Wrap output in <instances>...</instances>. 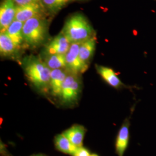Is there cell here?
Returning <instances> with one entry per match:
<instances>
[{"label": "cell", "instance_id": "8fae6325", "mask_svg": "<svg viewBox=\"0 0 156 156\" xmlns=\"http://www.w3.org/2000/svg\"><path fill=\"white\" fill-rule=\"evenodd\" d=\"M69 73L64 68L51 70L49 91L52 96L58 97L62 84Z\"/></svg>", "mask_w": 156, "mask_h": 156}, {"label": "cell", "instance_id": "5bb4252c", "mask_svg": "<svg viewBox=\"0 0 156 156\" xmlns=\"http://www.w3.org/2000/svg\"><path fill=\"white\" fill-rule=\"evenodd\" d=\"M96 46L95 35L81 44L79 48V57L84 64L88 66L94 54Z\"/></svg>", "mask_w": 156, "mask_h": 156}, {"label": "cell", "instance_id": "e0dca14e", "mask_svg": "<svg viewBox=\"0 0 156 156\" xmlns=\"http://www.w3.org/2000/svg\"><path fill=\"white\" fill-rule=\"evenodd\" d=\"M42 59L51 70L66 69V55H44Z\"/></svg>", "mask_w": 156, "mask_h": 156}, {"label": "cell", "instance_id": "4fadbf2b", "mask_svg": "<svg viewBox=\"0 0 156 156\" xmlns=\"http://www.w3.org/2000/svg\"><path fill=\"white\" fill-rule=\"evenodd\" d=\"M23 25L24 22L15 20L5 31L19 50L24 44L23 35Z\"/></svg>", "mask_w": 156, "mask_h": 156}, {"label": "cell", "instance_id": "8992f818", "mask_svg": "<svg viewBox=\"0 0 156 156\" xmlns=\"http://www.w3.org/2000/svg\"><path fill=\"white\" fill-rule=\"evenodd\" d=\"M45 11H46L41 1L16 6L15 20L24 23L34 17L44 15Z\"/></svg>", "mask_w": 156, "mask_h": 156}, {"label": "cell", "instance_id": "2e32d148", "mask_svg": "<svg viewBox=\"0 0 156 156\" xmlns=\"http://www.w3.org/2000/svg\"><path fill=\"white\" fill-rule=\"evenodd\" d=\"M54 144L57 151L63 153L73 156L77 148L64 134H58L55 137Z\"/></svg>", "mask_w": 156, "mask_h": 156}, {"label": "cell", "instance_id": "7402d4cb", "mask_svg": "<svg viewBox=\"0 0 156 156\" xmlns=\"http://www.w3.org/2000/svg\"><path fill=\"white\" fill-rule=\"evenodd\" d=\"M90 156H99L98 154H91Z\"/></svg>", "mask_w": 156, "mask_h": 156}, {"label": "cell", "instance_id": "30bf717a", "mask_svg": "<svg viewBox=\"0 0 156 156\" xmlns=\"http://www.w3.org/2000/svg\"><path fill=\"white\" fill-rule=\"evenodd\" d=\"M129 119H126L119 129L115 142V151L118 156H124L128 147L129 140Z\"/></svg>", "mask_w": 156, "mask_h": 156}, {"label": "cell", "instance_id": "9c48e42d", "mask_svg": "<svg viewBox=\"0 0 156 156\" xmlns=\"http://www.w3.org/2000/svg\"><path fill=\"white\" fill-rule=\"evenodd\" d=\"M95 69L101 77L112 87L118 90L124 88H131V87H129L123 83L115 71L111 68L96 64Z\"/></svg>", "mask_w": 156, "mask_h": 156}, {"label": "cell", "instance_id": "7c38bea8", "mask_svg": "<svg viewBox=\"0 0 156 156\" xmlns=\"http://www.w3.org/2000/svg\"><path fill=\"white\" fill-rule=\"evenodd\" d=\"M86 133V129L83 126L76 124L65 130L62 134L71 142L73 145L76 147H79L83 146V142Z\"/></svg>", "mask_w": 156, "mask_h": 156}, {"label": "cell", "instance_id": "ac0fdd59", "mask_svg": "<svg viewBox=\"0 0 156 156\" xmlns=\"http://www.w3.org/2000/svg\"><path fill=\"white\" fill-rule=\"evenodd\" d=\"M46 11L50 13H56L60 11L73 0H41Z\"/></svg>", "mask_w": 156, "mask_h": 156}, {"label": "cell", "instance_id": "44dd1931", "mask_svg": "<svg viewBox=\"0 0 156 156\" xmlns=\"http://www.w3.org/2000/svg\"><path fill=\"white\" fill-rule=\"evenodd\" d=\"M46 156V155H44V154H37V155H35V156Z\"/></svg>", "mask_w": 156, "mask_h": 156}, {"label": "cell", "instance_id": "277c9868", "mask_svg": "<svg viewBox=\"0 0 156 156\" xmlns=\"http://www.w3.org/2000/svg\"><path fill=\"white\" fill-rule=\"evenodd\" d=\"M82 92V82L79 75L69 73L62 84L58 97L62 105L72 106L77 104Z\"/></svg>", "mask_w": 156, "mask_h": 156}, {"label": "cell", "instance_id": "6da1fadb", "mask_svg": "<svg viewBox=\"0 0 156 156\" xmlns=\"http://www.w3.org/2000/svg\"><path fill=\"white\" fill-rule=\"evenodd\" d=\"M22 66L26 76L41 93L49 91L51 69L42 58L31 55L23 59Z\"/></svg>", "mask_w": 156, "mask_h": 156}, {"label": "cell", "instance_id": "d6986e66", "mask_svg": "<svg viewBox=\"0 0 156 156\" xmlns=\"http://www.w3.org/2000/svg\"><path fill=\"white\" fill-rule=\"evenodd\" d=\"M90 155L91 154L87 149L81 146L77 148L73 156H90Z\"/></svg>", "mask_w": 156, "mask_h": 156}, {"label": "cell", "instance_id": "3957f363", "mask_svg": "<svg viewBox=\"0 0 156 156\" xmlns=\"http://www.w3.org/2000/svg\"><path fill=\"white\" fill-rule=\"evenodd\" d=\"M49 24L45 15L34 17L24 23L23 35L24 44L35 49L44 44L48 33Z\"/></svg>", "mask_w": 156, "mask_h": 156}, {"label": "cell", "instance_id": "52a82bcc", "mask_svg": "<svg viewBox=\"0 0 156 156\" xmlns=\"http://www.w3.org/2000/svg\"><path fill=\"white\" fill-rule=\"evenodd\" d=\"M16 5L13 0H2L0 6V31L5 33L15 20Z\"/></svg>", "mask_w": 156, "mask_h": 156}, {"label": "cell", "instance_id": "7a4b0ae2", "mask_svg": "<svg viewBox=\"0 0 156 156\" xmlns=\"http://www.w3.org/2000/svg\"><path fill=\"white\" fill-rule=\"evenodd\" d=\"M62 33L73 43H82L95 36V31L87 18L81 13H76L67 19Z\"/></svg>", "mask_w": 156, "mask_h": 156}, {"label": "cell", "instance_id": "5b68a950", "mask_svg": "<svg viewBox=\"0 0 156 156\" xmlns=\"http://www.w3.org/2000/svg\"><path fill=\"white\" fill-rule=\"evenodd\" d=\"M82 43L71 44L66 54V69L69 73L79 75L84 73L89 66L84 64L79 57V48Z\"/></svg>", "mask_w": 156, "mask_h": 156}, {"label": "cell", "instance_id": "9a60e30c", "mask_svg": "<svg viewBox=\"0 0 156 156\" xmlns=\"http://www.w3.org/2000/svg\"><path fill=\"white\" fill-rule=\"evenodd\" d=\"M19 49L9 35L5 33L0 34V53L4 57H12L16 55Z\"/></svg>", "mask_w": 156, "mask_h": 156}, {"label": "cell", "instance_id": "ba28073f", "mask_svg": "<svg viewBox=\"0 0 156 156\" xmlns=\"http://www.w3.org/2000/svg\"><path fill=\"white\" fill-rule=\"evenodd\" d=\"M71 43L64 34L61 32L45 46L44 55H66Z\"/></svg>", "mask_w": 156, "mask_h": 156}, {"label": "cell", "instance_id": "ffe728a7", "mask_svg": "<svg viewBox=\"0 0 156 156\" xmlns=\"http://www.w3.org/2000/svg\"><path fill=\"white\" fill-rule=\"evenodd\" d=\"M16 6L23 5L34 2H38L41 0H13Z\"/></svg>", "mask_w": 156, "mask_h": 156}]
</instances>
